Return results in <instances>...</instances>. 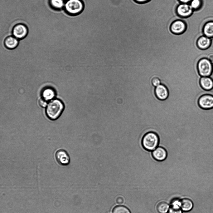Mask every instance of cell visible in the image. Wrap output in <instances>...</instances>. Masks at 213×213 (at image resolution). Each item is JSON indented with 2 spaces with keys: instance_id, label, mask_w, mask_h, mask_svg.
<instances>
[{
  "instance_id": "14",
  "label": "cell",
  "mask_w": 213,
  "mask_h": 213,
  "mask_svg": "<svg viewBox=\"0 0 213 213\" xmlns=\"http://www.w3.org/2000/svg\"><path fill=\"white\" fill-rule=\"evenodd\" d=\"M203 35L211 39L213 38V21L206 22L202 29Z\"/></svg>"
},
{
  "instance_id": "3",
  "label": "cell",
  "mask_w": 213,
  "mask_h": 213,
  "mask_svg": "<svg viewBox=\"0 0 213 213\" xmlns=\"http://www.w3.org/2000/svg\"><path fill=\"white\" fill-rule=\"evenodd\" d=\"M142 142L143 146L145 149L152 151L158 146L159 137L156 133L149 132L144 136Z\"/></svg>"
},
{
  "instance_id": "9",
  "label": "cell",
  "mask_w": 213,
  "mask_h": 213,
  "mask_svg": "<svg viewBox=\"0 0 213 213\" xmlns=\"http://www.w3.org/2000/svg\"><path fill=\"white\" fill-rule=\"evenodd\" d=\"M155 93L157 97L161 100H165L169 96V91L164 85L161 84L155 88Z\"/></svg>"
},
{
  "instance_id": "6",
  "label": "cell",
  "mask_w": 213,
  "mask_h": 213,
  "mask_svg": "<svg viewBox=\"0 0 213 213\" xmlns=\"http://www.w3.org/2000/svg\"><path fill=\"white\" fill-rule=\"evenodd\" d=\"M55 156L57 163L61 166H67L70 162L69 155L64 149H60L58 150L56 152Z\"/></svg>"
},
{
  "instance_id": "28",
  "label": "cell",
  "mask_w": 213,
  "mask_h": 213,
  "mask_svg": "<svg viewBox=\"0 0 213 213\" xmlns=\"http://www.w3.org/2000/svg\"><path fill=\"white\" fill-rule=\"evenodd\" d=\"M191 0H179L181 3H189Z\"/></svg>"
},
{
  "instance_id": "19",
  "label": "cell",
  "mask_w": 213,
  "mask_h": 213,
  "mask_svg": "<svg viewBox=\"0 0 213 213\" xmlns=\"http://www.w3.org/2000/svg\"><path fill=\"white\" fill-rule=\"evenodd\" d=\"M189 4L194 11H198L202 6V0H191Z\"/></svg>"
},
{
  "instance_id": "11",
  "label": "cell",
  "mask_w": 213,
  "mask_h": 213,
  "mask_svg": "<svg viewBox=\"0 0 213 213\" xmlns=\"http://www.w3.org/2000/svg\"><path fill=\"white\" fill-rule=\"evenodd\" d=\"M212 39L204 35L201 36L197 39L196 44L197 47L201 50L208 48L211 46Z\"/></svg>"
},
{
  "instance_id": "18",
  "label": "cell",
  "mask_w": 213,
  "mask_h": 213,
  "mask_svg": "<svg viewBox=\"0 0 213 213\" xmlns=\"http://www.w3.org/2000/svg\"><path fill=\"white\" fill-rule=\"evenodd\" d=\"M170 207V206L168 204L165 202H162L157 204V209L159 213H167Z\"/></svg>"
},
{
  "instance_id": "12",
  "label": "cell",
  "mask_w": 213,
  "mask_h": 213,
  "mask_svg": "<svg viewBox=\"0 0 213 213\" xmlns=\"http://www.w3.org/2000/svg\"><path fill=\"white\" fill-rule=\"evenodd\" d=\"M199 83L201 87L205 91H209L213 88V80L210 77H201Z\"/></svg>"
},
{
  "instance_id": "27",
  "label": "cell",
  "mask_w": 213,
  "mask_h": 213,
  "mask_svg": "<svg viewBox=\"0 0 213 213\" xmlns=\"http://www.w3.org/2000/svg\"><path fill=\"white\" fill-rule=\"evenodd\" d=\"M136 2L139 3H144L148 2L150 0H134Z\"/></svg>"
},
{
  "instance_id": "5",
  "label": "cell",
  "mask_w": 213,
  "mask_h": 213,
  "mask_svg": "<svg viewBox=\"0 0 213 213\" xmlns=\"http://www.w3.org/2000/svg\"><path fill=\"white\" fill-rule=\"evenodd\" d=\"M198 103L199 106L204 110L213 108V96L209 94L201 95L199 98Z\"/></svg>"
},
{
  "instance_id": "21",
  "label": "cell",
  "mask_w": 213,
  "mask_h": 213,
  "mask_svg": "<svg viewBox=\"0 0 213 213\" xmlns=\"http://www.w3.org/2000/svg\"><path fill=\"white\" fill-rule=\"evenodd\" d=\"M52 6L56 8H61L64 7L65 3L63 0H50Z\"/></svg>"
},
{
  "instance_id": "25",
  "label": "cell",
  "mask_w": 213,
  "mask_h": 213,
  "mask_svg": "<svg viewBox=\"0 0 213 213\" xmlns=\"http://www.w3.org/2000/svg\"><path fill=\"white\" fill-rule=\"evenodd\" d=\"M167 213H182V211L181 209H176L170 207Z\"/></svg>"
},
{
  "instance_id": "22",
  "label": "cell",
  "mask_w": 213,
  "mask_h": 213,
  "mask_svg": "<svg viewBox=\"0 0 213 213\" xmlns=\"http://www.w3.org/2000/svg\"><path fill=\"white\" fill-rule=\"evenodd\" d=\"M170 207L176 209H181V201L178 199H174L172 201Z\"/></svg>"
},
{
  "instance_id": "23",
  "label": "cell",
  "mask_w": 213,
  "mask_h": 213,
  "mask_svg": "<svg viewBox=\"0 0 213 213\" xmlns=\"http://www.w3.org/2000/svg\"><path fill=\"white\" fill-rule=\"evenodd\" d=\"M151 82L152 85L155 87L161 84V81L160 79L157 77H154L152 78Z\"/></svg>"
},
{
  "instance_id": "20",
  "label": "cell",
  "mask_w": 213,
  "mask_h": 213,
  "mask_svg": "<svg viewBox=\"0 0 213 213\" xmlns=\"http://www.w3.org/2000/svg\"><path fill=\"white\" fill-rule=\"evenodd\" d=\"M113 213H131L130 210L123 206H117L113 210Z\"/></svg>"
},
{
  "instance_id": "13",
  "label": "cell",
  "mask_w": 213,
  "mask_h": 213,
  "mask_svg": "<svg viewBox=\"0 0 213 213\" xmlns=\"http://www.w3.org/2000/svg\"><path fill=\"white\" fill-rule=\"evenodd\" d=\"M153 157L158 161L165 160L167 156V153L165 149L163 147L158 146L152 151Z\"/></svg>"
},
{
  "instance_id": "15",
  "label": "cell",
  "mask_w": 213,
  "mask_h": 213,
  "mask_svg": "<svg viewBox=\"0 0 213 213\" xmlns=\"http://www.w3.org/2000/svg\"><path fill=\"white\" fill-rule=\"evenodd\" d=\"M18 43L17 38L14 36H9L5 40L4 44L5 47L9 49H13L16 48Z\"/></svg>"
},
{
  "instance_id": "16",
  "label": "cell",
  "mask_w": 213,
  "mask_h": 213,
  "mask_svg": "<svg viewBox=\"0 0 213 213\" xmlns=\"http://www.w3.org/2000/svg\"><path fill=\"white\" fill-rule=\"evenodd\" d=\"M181 209L185 212H188L191 211L193 207V203L192 201L188 198H183L181 200Z\"/></svg>"
},
{
  "instance_id": "10",
  "label": "cell",
  "mask_w": 213,
  "mask_h": 213,
  "mask_svg": "<svg viewBox=\"0 0 213 213\" xmlns=\"http://www.w3.org/2000/svg\"><path fill=\"white\" fill-rule=\"evenodd\" d=\"M27 33V29L24 25L18 24L15 26L12 31V34L15 37L21 39L25 37Z\"/></svg>"
},
{
  "instance_id": "26",
  "label": "cell",
  "mask_w": 213,
  "mask_h": 213,
  "mask_svg": "<svg viewBox=\"0 0 213 213\" xmlns=\"http://www.w3.org/2000/svg\"><path fill=\"white\" fill-rule=\"evenodd\" d=\"M116 201L119 204H122L123 203V200L122 198L119 197L117 198Z\"/></svg>"
},
{
  "instance_id": "8",
  "label": "cell",
  "mask_w": 213,
  "mask_h": 213,
  "mask_svg": "<svg viewBox=\"0 0 213 213\" xmlns=\"http://www.w3.org/2000/svg\"><path fill=\"white\" fill-rule=\"evenodd\" d=\"M186 28V23L181 20H177L174 21L170 26L171 31L176 34H180L183 33Z\"/></svg>"
},
{
  "instance_id": "4",
  "label": "cell",
  "mask_w": 213,
  "mask_h": 213,
  "mask_svg": "<svg viewBox=\"0 0 213 213\" xmlns=\"http://www.w3.org/2000/svg\"><path fill=\"white\" fill-rule=\"evenodd\" d=\"M197 69L201 77H210L213 72V64L207 58H202L198 62Z\"/></svg>"
},
{
  "instance_id": "24",
  "label": "cell",
  "mask_w": 213,
  "mask_h": 213,
  "mask_svg": "<svg viewBox=\"0 0 213 213\" xmlns=\"http://www.w3.org/2000/svg\"><path fill=\"white\" fill-rule=\"evenodd\" d=\"M39 104L41 106L44 108L47 106L48 103L47 101L42 98L39 100Z\"/></svg>"
},
{
  "instance_id": "7",
  "label": "cell",
  "mask_w": 213,
  "mask_h": 213,
  "mask_svg": "<svg viewBox=\"0 0 213 213\" xmlns=\"http://www.w3.org/2000/svg\"><path fill=\"white\" fill-rule=\"evenodd\" d=\"M194 10L189 3H181L177 7V14L181 17L187 18L191 16Z\"/></svg>"
},
{
  "instance_id": "1",
  "label": "cell",
  "mask_w": 213,
  "mask_h": 213,
  "mask_svg": "<svg viewBox=\"0 0 213 213\" xmlns=\"http://www.w3.org/2000/svg\"><path fill=\"white\" fill-rule=\"evenodd\" d=\"M64 108V105L61 100L53 99L50 101L46 107V115L50 120H56L61 116Z\"/></svg>"
},
{
  "instance_id": "2",
  "label": "cell",
  "mask_w": 213,
  "mask_h": 213,
  "mask_svg": "<svg viewBox=\"0 0 213 213\" xmlns=\"http://www.w3.org/2000/svg\"><path fill=\"white\" fill-rule=\"evenodd\" d=\"M64 7L68 14L76 15L83 11L84 4L82 0H67L65 2Z\"/></svg>"
},
{
  "instance_id": "17",
  "label": "cell",
  "mask_w": 213,
  "mask_h": 213,
  "mask_svg": "<svg viewBox=\"0 0 213 213\" xmlns=\"http://www.w3.org/2000/svg\"><path fill=\"white\" fill-rule=\"evenodd\" d=\"M55 96V92L54 90L51 88H47L44 89L42 92L43 98L47 101H51L53 99Z\"/></svg>"
}]
</instances>
